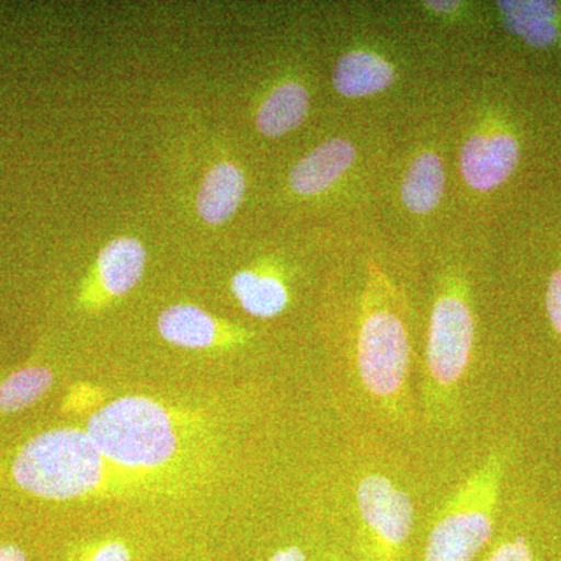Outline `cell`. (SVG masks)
I'll list each match as a JSON object with an SVG mask.
<instances>
[{
    "label": "cell",
    "instance_id": "cell-23",
    "mask_svg": "<svg viewBox=\"0 0 561 561\" xmlns=\"http://www.w3.org/2000/svg\"><path fill=\"white\" fill-rule=\"evenodd\" d=\"M424 5L431 11H434L435 14H451L454 11L460 9L459 2H442V0H437V2H424Z\"/></svg>",
    "mask_w": 561,
    "mask_h": 561
},
{
    "label": "cell",
    "instance_id": "cell-3",
    "mask_svg": "<svg viewBox=\"0 0 561 561\" xmlns=\"http://www.w3.org/2000/svg\"><path fill=\"white\" fill-rule=\"evenodd\" d=\"M103 456L87 431L54 430L25 443L13 465L14 481L47 500H73L101 482Z\"/></svg>",
    "mask_w": 561,
    "mask_h": 561
},
{
    "label": "cell",
    "instance_id": "cell-10",
    "mask_svg": "<svg viewBox=\"0 0 561 561\" xmlns=\"http://www.w3.org/2000/svg\"><path fill=\"white\" fill-rule=\"evenodd\" d=\"M161 337L181 348H209L224 341L236 337L232 332L210 317L208 312L192 305H176L161 312L158 319Z\"/></svg>",
    "mask_w": 561,
    "mask_h": 561
},
{
    "label": "cell",
    "instance_id": "cell-5",
    "mask_svg": "<svg viewBox=\"0 0 561 561\" xmlns=\"http://www.w3.org/2000/svg\"><path fill=\"white\" fill-rule=\"evenodd\" d=\"M357 331V373L365 391L383 408L397 409L408 391L411 341L400 312L373 284Z\"/></svg>",
    "mask_w": 561,
    "mask_h": 561
},
{
    "label": "cell",
    "instance_id": "cell-13",
    "mask_svg": "<svg viewBox=\"0 0 561 561\" xmlns=\"http://www.w3.org/2000/svg\"><path fill=\"white\" fill-rule=\"evenodd\" d=\"M445 187V165L438 151H420L402 179V205L415 216H426L440 205Z\"/></svg>",
    "mask_w": 561,
    "mask_h": 561
},
{
    "label": "cell",
    "instance_id": "cell-24",
    "mask_svg": "<svg viewBox=\"0 0 561 561\" xmlns=\"http://www.w3.org/2000/svg\"><path fill=\"white\" fill-rule=\"evenodd\" d=\"M331 561H345L343 559H341V557H332Z\"/></svg>",
    "mask_w": 561,
    "mask_h": 561
},
{
    "label": "cell",
    "instance_id": "cell-9",
    "mask_svg": "<svg viewBox=\"0 0 561 561\" xmlns=\"http://www.w3.org/2000/svg\"><path fill=\"white\" fill-rule=\"evenodd\" d=\"M394 76L393 65L382 55L368 49H353L335 62L332 87L343 98H370L390 88Z\"/></svg>",
    "mask_w": 561,
    "mask_h": 561
},
{
    "label": "cell",
    "instance_id": "cell-22",
    "mask_svg": "<svg viewBox=\"0 0 561 561\" xmlns=\"http://www.w3.org/2000/svg\"><path fill=\"white\" fill-rule=\"evenodd\" d=\"M0 561H27V557L18 546H0Z\"/></svg>",
    "mask_w": 561,
    "mask_h": 561
},
{
    "label": "cell",
    "instance_id": "cell-11",
    "mask_svg": "<svg viewBox=\"0 0 561 561\" xmlns=\"http://www.w3.org/2000/svg\"><path fill=\"white\" fill-rule=\"evenodd\" d=\"M504 25L531 47L545 49L560 39V5L545 0H504L497 2Z\"/></svg>",
    "mask_w": 561,
    "mask_h": 561
},
{
    "label": "cell",
    "instance_id": "cell-6",
    "mask_svg": "<svg viewBox=\"0 0 561 561\" xmlns=\"http://www.w3.org/2000/svg\"><path fill=\"white\" fill-rule=\"evenodd\" d=\"M359 561H405L415 511L409 494L387 476L367 474L357 483Z\"/></svg>",
    "mask_w": 561,
    "mask_h": 561
},
{
    "label": "cell",
    "instance_id": "cell-19",
    "mask_svg": "<svg viewBox=\"0 0 561 561\" xmlns=\"http://www.w3.org/2000/svg\"><path fill=\"white\" fill-rule=\"evenodd\" d=\"M546 311L553 330L561 337V268L553 272L546 290Z\"/></svg>",
    "mask_w": 561,
    "mask_h": 561
},
{
    "label": "cell",
    "instance_id": "cell-1",
    "mask_svg": "<svg viewBox=\"0 0 561 561\" xmlns=\"http://www.w3.org/2000/svg\"><path fill=\"white\" fill-rule=\"evenodd\" d=\"M508 453L496 449L446 502L432 524L421 561H474L494 534Z\"/></svg>",
    "mask_w": 561,
    "mask_h": 561
},
{
    "label": "cell",
    "instance_id": "cell-17",
    "mask_svg": "<svg viewBox=\"0 0 561 561\" xmlns=\"http://www.w3.org/2000/svg\"><path fill=\"white\" fill-rule=\"evenodd\" d=\"M54 376L49 368L28 367L13 373L0 383V412H18L39 400L50 389Z\"/></svg>",
    "mask_w": 561,
    "mask_h": 561
},
{
    "label": "cell",
    "instance_id": "cell-20",
    "mask_svg": "<svg viewBox=\"0 0 561 561\" xmlns=\"http://www.w3.org/2000/svg\"><path fill=\"white\" fill-rule=\"evenodd\" d=\"M80 561H131V559L127 546L119 541H108L88 549Z\"/></svg>",
    "mask_w": 561,
    "mask_h": 561
},
{
    "label": "cell",
    "instance_id": "cell-7",
    "mask_svg": "<svg viewBox=\"0 0 561 561\" xmlns=\"http://www.w3.org/2000/svg\"><path fill=\"white\" fill-rule=\"evenodd\" d=\"M519 161V144L512 133L490 130L472 133L461 146V179L476 192H491L511 179Z\"/></svg>",
    "mask_w": 561,
    "mask_h": 561
},
{
    "label": "cell",
    "instance_id": "cell-4",
    "mask_svg": "<svg viewBox=\"0 0 561 561\" xmlns=\"http://www.w3.org/2000/svg\"><path fill=\"white\" fill-rule=\"evenodd\" d=\"M87 432L103 459L121 467H161L176 449L171 415L146 397H124L103 405L88 421Z\"/></svg>",
    "mask_w": 561,
    "mask_h": 561
},
{
    "label": "cell",
    "instance_id": "cell-15",
    "mask_svg": "<svg viewBox=\"0 0 561 561\" xmlns=\"http://www.w3.org/2000/svg\"><path fill=\"white\" fill-rule=\"evenodd\" d=\"M309 108L308 90L298 81H284L261 103L256 114L257 130L267 138H279L301 127Z\"/></svg>",
    "mask_w": 561,
    "mask_h": 561
},
{
    "label": "cell",
    "instance_id": "cell-18",
    "mask_svg": "<svg viewBox=\"0 0 561 561\" xmlns=\"http://www.w3.org/2000/svg\"><path fill=\"white\" fill-rule=\"evenodd\" d=\"M534 542L524 534H511L494 545L483 561H535Z\"/></svg>",
    "mask_w": 561,
    "mask_h": 561
},
{
    "label": "cell",
    "instance_id": "cell-21",
    "mask_svg": "<svg viewBox=\"0 0 561 561\" xmlns=\"http://www.w3.org/2000/svg\"><path fill=\"white\" fill-rule=\"evenodd\" d=\"M267 561H308V556L300 546H287L278 549Z\"/></svg>",
    "mask_w": 561,
    "mask_h": 561
},
{
    "label": "cell",
    "instance_id": "cell-14",
    "mask_svg": "<svg viewBox=\"0 0 561 561\" xmlns=\"http://www.w3.org/2000/svg\"><path fill=\"white\" fill-rule=\"evenodd\" d=\"M147 253L133 238L111 241L99 254L98 279L108 297H124L138 286L146 268Z\"/></svg>",
    "mask_w": 561,
    "mask_h": 561
},
{
    "label": "cell",
    "instance_id": "cell-12",
    "mask_svg": "<svg viewBox=\"0 0 561 561\" xmlns=\"http://www.w3.org/2000/svg\"><path fill=\"white\" fill-rule=\"evenodd\" d=\"M245 175L232 162L214 165L197 195V213L206 224L221 225L230 220L245 195Z\"/></svg>",
    "mask_w": 561,
    "mask_h": 561
},
{
    "label": "cell",
    "instance_id": "cell-16",
    "mask_svg": "<svg viewBox=\"0 0 561 561\" xmlns=\"http://www.w3.org/2000/svg\"><path fill=\"white\" fill-rule=\"evenodd\" d=\"M231 290L243 311L257 319H273L289 305L286 284L271 273H236L231 279Z\"/></svg>",
    "mask_w": 561,
    "mask_h": 561
},
{
    "label": "cell",
    "instance_id": "cell-8",
    "mask_svg": "<svg viewBox=\"0 0 561 561\" xmlns=\"http://www.w3.org/2000/svg\"><path fill=\"white\" fill-rule=\"evenodd\" d=\"M354 160L356 149L350 139L324 140L291 168L290 190L302 197L323 194L350 171Z\"/></svg>",
    "mask_w": 561,
    "mask_h": 561
},
{
    "label": "cell",
    "instance_id": "cell-2",
    "mask_svg": "<svg viewBox=\"0 0 561 561\" xmlns=\"http://www.w3.org/2000/svg\"><path fill=\"white\" fill-rule=\"evenodd\" d=\"M476 321L460 278L442 284L432 305L426 345V401L435 415L456 401L474 350Z\"/></svg>",
    "mask_w": 561,
    "mask_h": 561
}]
</instances>
